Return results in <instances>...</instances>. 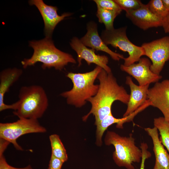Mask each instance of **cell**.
Wrapping results in <instances>:
<instances>
[{"instance_id":"6da1fadb","label":"cell","mask_w":169,"mask_h":169,"mask_svg":"<svg viewBox=\"0 0 169 169\" xmlns=\"http://www.w3.org/2000/svg\"><path fill=\"white\" fill-rule=\"evenodd\" d=\"M97 79L99 82L98 90L95 96L88 100L91 108L83 117V120L86 121L92 114L95 117V125L111 113V106L115 101L119 100L127 104L130 98V95L124 87L118 84L111 72L108 73L102 69Z\"/></svg>"},{"instance_id":"7a4b0ae2","label":"cell","mask_w":169,"mask_h":169,"mask_svg":"<svg viewBox=\"0 0 169 169\" xmlns=\"http://www.w3.org/2000/svg\"><path fill=\"white\" fill-rule=\"evenodd\" d=\"M29 45L33 49L34 52L30 58L25 59L21 62L23 68L40 62L42 64L41 67L44 69L53 67L61 70L69 63H76L71 55L55 47L51 38L45 37L40 40L30 41Z\"/></svg>"},{"instance_id":"3957f363","label":"cell","mask_w":169,"mask_h":169,"mask_svg":"<svg viewBox=\"0 0 169 169\" xmlns=\"http://www.w3.org/2000/svg\"><path fill=\"white\" fill-rule=\"evenodd\" d=\"M102 69L97 66L90 72L68 73L66 77L72 81L73 87L70 90L62 92L60 95L66 99L68 104L76 107H82L97 92L99 85L95 84L94 82Z\"/></svg>"},{"instance_id":"277c9868","label":"cell","mask_w":169,"mask_h":169,"mask_svg":"<svg viewBox=\"0 0 169 169\" xmlns=\"http://www.w3.org/2000/svg\"><path fill=\"white\" fill-rule=\"evenodd\" d=\"M18 98V107L13 113L19 119L38 120L43 116L48 106L45 91L39 85L21 87Z\"/></svg>"},{"instance_id":"5b68a950","label":"cell","mask_w":169,"mask_h":169,"mask_svg":"<svg viewBox=\"0 0 169 169\" xmlns=\"http://www.w3.org/2000/svg\"><path fill=\"white\" fill-rule=\"evenodd\" d=\"M135 139L130 134L129 137L121 136L115 132L108 131L105 139L106 145H113L115 151L113 158L119 166L127 169H135L134 162L139 163L141 160L142 152L135 145Z\"/></svg>"},{"instance_id":"8992f818","label":"cell","mask_w":169,"mask_h":169,"mask_svg":"<svg viewBox=\"0 0 169 169\" xmlns=\"http://www.w3.org/2000/svg\"><path fill=\"white\" fill-rule=\"evenodd\" d=\"M126 28L125 26L109 30L105 29L102 32L100 37L106 45L110 44L128 53L129 56L124 59L123 65L128 66L138 62L141 56L145 55V52L142 46L136 45L129 40L126 34Z\"/></svg>"},{"instance_id":"52a82bcc","label":"cell","mask_w":169,"mask_h":169,"mask_svg":"<svg viewBox=\"0 0 169 169\" xmlns=\"http://www.w3.org/2000/svg\"><path fill=\"white\" fill-rule=\"evenodd\" d=\"M46 131L36 119L21 118L13 122L0 123V138L12 143L18 150H23L16 141L20 136L30 133H45Z\"/></svg>"},{"instance_id":"ba28073f","label":"cell","mask_w":169,"mask_h":169,"mask_svg":"<svg viewBox=\"0 0 169 169\" xmlns=\"http://www.w3.org/2000/svg\"><path fill=\"white\" fill-rule=\"evenodd\" d=\"M145 55L152 62L151 70L160 75L165 63L169 60V36L163 37L148 43H143Z\"/></svg>"},{"instance_id":"9c48e42d","label":"cell","mask_w":169,"mask_h":169,"mask_svg":"<svg viewBox=\"0 0 169 169\" xmlns=\"http://www.w3.org/2000/svg\"><path fill=\"white\" fill-rule=\"evenodd\" d=\"M151 63L146 58H141L137 64L128 66L121 65L120 69L132 76L138 82L139 85L144 86L151 83H156L162 77L160 75L153 73L150 69Z\"/></svg>"},{"instance_id":"30bf717a","label":"cell","mask_w":169,"mask_h":169,"mask_svg":"<svg viewBox=\"0 0 169 169\" xmlns=\"http://www.w3.org/2000/svg\"><path fill=\"white\" fill-rule=\"evenodd\" d=\"M147 99L151 106L159 109L165 120L169 123V79L156 82L152 87L149 89Z\"/></svg>"},{"instance_id":"8fae6325","label":"cell","mask_w":169,"mask_h":169,"mask_svg":"<svg viewBox=\"0 0 169 169\" xmlns=\"http://www.w3.org/2000/svg\"><path fill=\"white\" fill-rule=\"evenodd\" d=\"M30 5L35 6L39 10L44 23V32L46 37L51 38L53 32L57 24L67 17L71 15L64 13L61 15L57 13V7L48 5L42 0H31L28 2Z\"/></svg>"},{"instance_id":"7c38bea8","label":"cell","mask_w":169,"mask_h":169,"mask_svg":"<svg viewBox=\"0 0 169 169\" xmlns=\"http://www.w3.org/2000/svg\"><path fill=\"white\" fill-rule=\"evenodd\" d=\"M70 45L77 54L79 66L81 65L82 60L84 59L88 65L94 63L101 67L107 73L111 72L110 68L107 65L109 59L107 56L96 54L95 50L87 48L76 37L72 39Z\"/></svg>"},{"instance_id":"4fadbf2b","label":"cell","mask_w":169,"mask_h":169,"mask_svg":"<svg viewBox=\"0 0 169 169\" xmlns=\"http://www.w3.org/2000/svg\"><path fill=\"white\" fill-rule=\"evenodd\" d=\"M125 16L134 24L144 30L162 26L163 19L151 12L147 4L142 3L139 8L126 12Z\"/></svg>"},{"instance_id":"5bb4252c","label":"cell","mask_w":169,"mask_h":169,"mask_svg":"<svg viewBox=\"0 0 169 169\" xmlns=\"http://www.w3.org/2000/svg\"><path fill=\"white\" fill-rule=\"evenodd\" d=\"M87 29L86 34L80 39L85 46L95 51L105 52L114 60L119 61L120 59H124L123 55L113 51L104 43L99 35L97 24L95 22H89L87 24Z\"/></svg>"},{"instance_id":"9a60e30c","label":"cell","mask_w":169,"mask_h":169,"mask_svg":"<svg viewBox=\"0 0 169 169\" xmlns=\"http://www.w3.org/2000/svg\"><path fill=\"white\" fill-rule=\"evenodd\" d=\"M22 69L16 68H8L3 70L0 73V111L7 109L15 110L17 108L18 101L11 105L4 102L5 94L10 87L21 77L23 74Z\"/></svg>"},{"instance_id":"2e32d148","label":"cell","mask_w":169,"mask_h":169,"mask_svg":"<svg viewBox=\"0 0 169 169\" xmlns=\"http://www.w3.org/2000/svg\"><path fill=\"white\" fill-rule=\"evenodd\" d=\"M126 83L130 87L131 94L127 104V108L123 115V117L132 113L146 102L147 99V92L149 85H137L133 82L130 76L126 77Z\"/></svg>"},{"instance_id":"e0dca14e","label":"cell","mask_w":169,"mask_h":169,"mask_svg":"<svg viewBox=\"0 0 169 169\" xmlns=\"http://www.w3.org/2000/svg\"><path fill=\"white\" fill-rule=\"evenodd\" d=\"M145 130L153 141V151L155 156L153 169H169V154L160 140L158 129L154 126L153 128H145Z\"/></svg>"},{"instance_id":"ac0fdd59","label":"cell","mask_w":169,"mask_h":169,"mask_svg":"<svg viewBox=\"0 0 169 169\" xmlns=\"http://www.w3.org/2000/svg\"><path fill=\"white\" fill-rule=\"evenodd\" d=\"M128 122V119L127 116L123 117L121 118H116L113 115L112 113L105 116L96 125V145L99 146L102 145V138L103 133L110 126L116 123L117 128H122L123 124Z\"/></svg>"},{"instance_id":"d6986e66","label":"cell","mask_w":169,"mask_h":169,"mask_svg":"<svg viewBox=\"0 0 169 169\" xmlns=\"http://www.w3.org/2000/svg\"><path fill=\"white\" fill-rule=\"evenodd\" d=\"M52 153L51 154L64 162L68 159L67 154L64 147L59 136L57 134H52L49 136Z\"/></svg>"},{"instance_id":"ffe728a7","label":"cell","mask_w":169,"mask_h":169,"mask_svg":"<svg viewBox=\"0 0 169 169\" xmlns=\"http://www.w3.org/2000/svg\"><path fill=\"white\" fill-rule=\"evenodd\" d=\"M97 8L96 16L98 18L99 22L104 24L106 30H109L114 29V20L120 13L98 7H97Z\"/></svg>"},{"instance_id":"44dd1931","label":"cell","mask_w":169,"mask_h":169,"mask_svg":"<svg viewBox=\"0 0 169 169\" xmlns=\"http://www.w3.org/2000/svg\"><path fill=\"white\" fill-rule=\"evenodd\" d=\"M154 124L159 131L160 141L169 152V123L160 117L154 119Z\"/></svg>"},{"instance_id":"7402d4cb","label":"cell","mask_w":169,"mask_h":169,"mask_svg":"<svg viewBox=\"0 0 169 169\" xmlns=\"http://www.w3.org/2000/svg\"><path fill=\"white\" fill-rule=\"evenodd\" d=\"M147 4L151 12L163 19L168 14L169 12L164 7L162 0H151Z\"/></svg>"},{"instance_id":"603a6c76","label":"cell","mask_w":169,"mask_h":169,"mask_svg":"<svg viewBox=\"0 0 169 169\" xmlns=\"http://www.w3.org/2000/svg\"><path fill=\"white\" fill-rule=\"evenodd\" d=\"M9 143L4 141H0V169H33L31 166L28 165L23 168H16L9 165L3 155V153Z\"/></svg>"},{"instance_id":"cb8c5ba5","label":"cell","mask_w":169,"mask_h":169,"mask_svg":"<svg viewBox=\"0 0 169 169\" xmlns=\"http://www.w3.org/2000/svg\"><path fill=\"white\" fill-rule=\"evenodd\" d=\"M122 10L126 12L139 8L142 3L138 0H114Z\"/></svg>"},{"instance_id":"d4e9b609","label":"cell","mask_w":169,"mask_h":169,"mask_svg":"<svg viewBox=\"0 0 169 169\" xmlns=\"http://www.w3.org/2000/svg\"><path fill=\"white\" fill-rule=\"evenodd\" d=\"M97 7L107 10L115 11L120 13L122 10L114 0H94Z\"/></svg>"},{"instance_id":"484cf974","label":"cell","mask_w":169,"mask_h":169,"mask_svg":"<svg viewBox=\"0 0 169 169\" xmlns=\"http://www.w3.org/2000/svg\"><path fill=\"white\" fill-rule=\"evenodd\" d=\"M140 147L142 152V156L140 169H145V161L151 156V154L147 150L148 146L146 143H141Z\"/></svg>"},{"instance_id":"4316f807","label":"cell","mask_w":169,"mask_h":169,"mask_svg":"<svg viewBox=\"0 0 169 169\" xmlns=\"http://www.w3.org/2000/svg\"><path fill=\"white\" fill-rule=\"evenodd\" d=\"M64 162L51 154L48 169H61Z\"/></svg>"},{"instance_id":"83f0119b","label":"cell","mask_w":169,"mask_h":169,"mask_svg":"<svg viewBox=\"0 0 169 169\" xmlns=\"http://www.w3.org/2000/svg\"><path fill=\"white\" fill-rule=\"evenodd\" d=\"M162 27L165 33H169V12L167 15L163 19Z\"/></svg>"},{"instance_id":"f1b7e54d","label":"cell","mask_w":169,"mask_h":169,"mask_svg":"<svg viewBox=\"0 0 169 169\" xmlns=\"http://www.w3.org/2000/svg\"><path fill=\"white\" fill-rule=\"evenodd\" d=\"M164 7L169 12V0H162Z\"/></svg>"}]
</instances>
